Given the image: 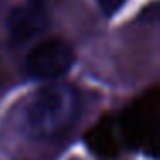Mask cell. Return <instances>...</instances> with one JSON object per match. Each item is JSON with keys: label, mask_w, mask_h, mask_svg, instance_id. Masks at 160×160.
<instances>
[{"label": "cell", "mask_w": 160, "mask_h": 160, "mask_svg": "<svg viewBox=\"0 0 160 160\" xmlns=\"http://www.w3.org/2000/svg\"><path fill=\"white\" fill-rule=\"evenodd\" d=\"M146 150H148L150 155H153V157H157V158H160V131L157 132V134L152 138V141L146 145Z\"/></svg>", "instance_id": "obj_8"}, {"label": "cell", "mask_w": 160, "mask_h": 160, "mask_svg": "<svg viewBox=\"0 0 160 160\" xmlns=\"http://www.w3.org/2000/svg\"><path fill=\"white\" fill-rule=\"evenodd\" d=\"M74 62V52L59 38L45 40L29 52L26 69L38 79H55L69 71Z\"/></svg>", "instance_id": "obj_3"}, {"label": "cell", "mask_w": 160, "mask_h": 160, "mask_svg": "<svg viewBox=\"0 0 160 160\" xmlns=\"http://www.w3.org/2000/svg\"><path fill=\"white\" fill-rule=\"evenodd\" d=\"M78 114V98L69 86L50 84L38 90L26 105L28 131L38 138L60 136Z\"/></svg>", "instance_id": "obj_1"}, {"label": "cell", "mask_w": 160, "mask_h": 160, "mask_svg": "<svg viewBox=\"0 0 160 160\" xmlns=\"http://www.w3.org/2000/svg\"><path fill=\"white\" fill-rule=\"evenodd\" d=\"M48 26V16L42 4L28 2L26 5L14 7L7 16L9 38L14 43H24L42 33Z\"/></svg>", "instance_id": "obj_4"}, {"label": "cell", "mask_w": 160, "mask_h": 160, "mask_svg": "<svg viewBox=\"0 0 160 160\" xmlns=\"http://www.w3.org/2000/svg\"><path fill=\"white\" fill-rule=\"evenodd\" d=\"M122 141L131 146L148 145L160 131V93L153 91L134 100L117 121Z\"/></svg>", "instance_id": "obj_2"}, {"label": "cell", "mask_w": 160, "mask_h": 160, "mask_svg": "<svg viewBox=\"0 0 160 160\" xmlns=\"http://www.w3.org/2000/svg\"><path fill=\"white\" fill-rule=\"evenodd\" d=\"M141 18L160 24V0H155V2H152V4L146 5V7L141 11Z\"/></svg>", "instance_id": "obj_6"}, {"label": "cell", "mask_w": 160, "mask_h": 160, "mask_svg": "<svg viewBox=\"0 0 160 160\" xmlns=\"http://www.w3.org/2000/svg\"><path fill=\"white\" fill-rule=\"evenodd\" d=\"M97 4L100 5V9L105 14H112L124 4V0H97Z\"/></svg>", "instance_id": "obj_7"}, {"label": "cell", "mask_w": 160, "mask_h": 160, "mask_svg": "<svg viewBox=\"0 0 160 160\" xmlns=\"http://www.w3.org/2000/svg\"><path fill=\"white\" fill-rule=\"evenodd\" d=\"M69 160H83V158H79V157H72V158H69Z\"/></svg>", "instance_id": "obj_10"}, {"label": "cell", "mask_w": 160, "mask_h": 160, "mask_svg": "<svg viewBox=\"0 0 160 160\" xmlns=\"http://www.w3.org/2000/svg\"><path fill=\"white\" fill-rule=\"evenodd\" d=\"M28 2H33V4H45V2H47V0H28Z\"/></svg>", "instance_id": "obj_9"}, {"label": "cell", "mask_w": 160, "mask_h": 160, "mask_svg": "<svg viewBox=\"0 0 160 160\" xmlns=\"http://www.w3.org/2000/svg\"><path fill=\"white\" fill-rule=\"evenodd\" d=\"M84 141H86L88 148L93 153L108 158V157H114L119 153V146H121L122 138L117 124L110 119L103 117L93 128L88 129Z\"/></svg>", "instance_id": "obj_5"}]
</instances>
